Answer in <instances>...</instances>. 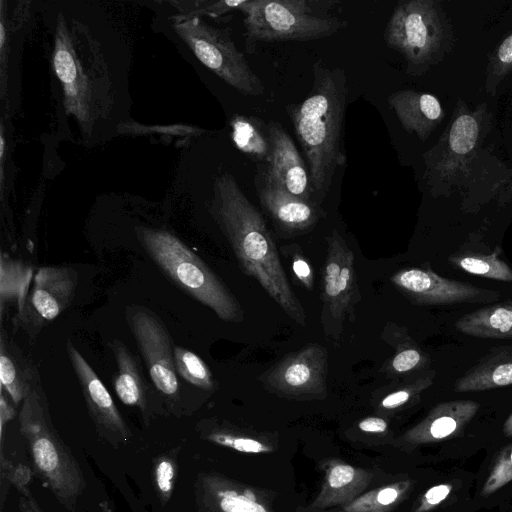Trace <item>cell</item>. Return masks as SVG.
Here are the masks:
<instances>
[{
    "label": "cell",
    "mask_w": 512,
    "mask_h": 512,
    "mask_svg": "<svg viewBox=\"0 0 512 512\" xmlns=\"http://www.w3.org/2000/svg\"><path fill=\"white\" fill-rule=\"evenodd\" d=\"M209 211L242 272L254 278L291 319L305 325V311L287 280L266 222L233 175L224 173L215 179Z\"/></svg>",
    "instance_id": "obj_1"
},
{
    "label": "cell",
    "mask_w": 512,
    "mask_h": 512,
    "mask_svg": "<svg viewBox=\"0 0 512 512\" xmlns=\"http://www.w3.org/2000/svg\"><path fill=\"white\" fill-rule=\"evenodd\" d=\"M313 84L300 103L287 113L308 163L312 192L321 201L338 168L347 162L343 131L347 107V77L342 68L314 62Z\"/></svg>",
    "instance_id": "obj_2"
},
{
    "label": "cell",
    "mask_w": 512,
    "mask_h": 512,
    "mask_svg": "<svg viewBox=\"0 0 512 512\" xmlns=\"http://www.w3.org/2000/svg\"><path fill=\"white\" fill-rule=\"evenodd\" d=\"M137 238L146 254L179 289L210 308L221 320L242 322L241 305L219 277L174 234L138 227Z\"/></svg>",
    "instance_id": "obj_3"
},
{
    "label": "cell",
    "mask_w": 512,
    "mask_h": 512,
    "mask_svg": "<svg viewBox=\"0 0 512 512\" xmlns=\"http://www.w3.org/2000/svg\"><path fill=\"white\" fill-rule=\"evenodd\" d=\"M19 422L36 471L54 495L72 507L83 490V475L70 450L55 432L45 393L37 383L23 400Z\"/></svg>",
    "instance_id": "obj_4"
},
{
    "label": "cell",
    "mask_w": 512,
    "mask_h": 512,
    "mask_svg": "<svg viewBox=\"0 0 512 512\" xmlns=\"http://www.w3.org/2000/svg\"><path fill=\"white\" fill-rule=\"evenodd\" d=\"M90 39L77 27L59 21L53 52V66L62 85L66 110L83 127H90L104 109L108 90L104 65L97 50L92 56Z\"/></svg>",
    "instance_id": "obj_5"
},
{
    "label": "cell",
    "mask_w": 512,
    "mask_h": 512,
    "mask_svg": "<svg viewBox=\"0 0 512 512\" xmlns=\"http://www.w3.org/2000/svg\"><path fill=\"white\" fill-rule=\"evenodd\" d=\"M319 1L246 0L244 14L246 47L252 52L259 42L311 41L336 34L345 20L327 14Z\"/></svg>",
    "instance_id": "obj_6"
},
{
    "label": "cell",
    "mask_w": 512,
    "mask_h": 512,
    "mask_svg": "<svg viewBox=\"0 0 512 512\" xmlns=\"http://www.w3.org/2000/svg\"><path fill=\"white\" fill-rule=\"evenodd\" d=\"M175 30L197 59L244 96L264 93V84L238 50L227 29H218L198 17L176 23Z\"/></svg>",
    "instance_id": "obj_7"
},
{
    "label": "cell",
    "mask_w": 512,
    "mask_h": 512,
    "mask_svg": "<svg viewBox=\"0 0 512 512\" xmlns=\"http://www.w3.org/2000/svg\"><path fill=\"white\" fill-rule=\"evenodd\" d=\"M326 241L327 253L321 270V323L325 335L339 341L345 318L355 321L361 295L352 249L336 229Z\"/></svg>",
    "instance_id": "obj_8"
},
{
    "label": "cell",
    "mask_w": 512,
    "mask_h": 512,
    "mask_svg": "<svg viewBox=\"0 0 512 512\" xmlns=\"http://www.w3.org/2000/svg\"><path fill=\"white\" fill-rule=\"evenodd\" d=\"M442 29L431 1H400L384 30L388 47L399 52L410 69L425 65L436 52Z\"/></svg>",
    "instance_id": "obj_9"
},
{
    "label": "cell",
    "mask_w": 512,
    "mask_h": 512,
    "mask_svg": "<svg viewBox=\"0 0 512 512\" xmlns=\"http://www.w3.org/2000/svg\"><path fill=\"white\" fill-rule=\"evenodd\" d=\"M125 316L154 386L169 402L177 403L180 387L174 347L167 327L156 313L145 306H127Z\"/></svg>",
    "instance_id": "obj_10"
},
{
    "label": "cell",
    "mask_w": 512,
    "mask_h": 512,
    "mask_svg": "<svg viewBox=\"0 0 512 512\" xmlns=\"http://www.w3.org/2000/svg\"><path fill=\"white\" fill-rule=\"evenodd\" d=\"M328 354L325 347L310 343L288 354L261 377L267 390L297 399L324 398Z\"/></svg>",
    "instance_id": "obj_11"
},
{
    "label": "cell",
    "mask_w": 512,
    "mask_h": 512,
    "mask_svg": "<svg viewBox=\"0 0 512 512\" xmlns=\"http://www.w3.org/2000/svg\"><path fill=\"white\" fill-rule=\"evenodd\" d=\"M254 186L280 237L305 234L325 215L317 202L305 201L281 188L268 174L265 163L257 165Z\"/></svg>",
    "instance_id": "obj_12"
},
{
    "label": "cell",
    "mask_w": 512,
    "mask_h": 512,
    "mask_svg": "<svg viewBox=\"0 0 512 512\" xmlns=\"http://www.w3.org/2000/svg\"><path fill=\"white\" fill-rule=\"evenodd\" d=\"M77 272L68 266H43L34 275L31 293L18 317L24 324L41 327L57 318L73 301Z\"/></svg>",
    "instance_id": "obj_13"
},
{
    "label": "cell",
    "mask_w": 512,
    "mask_h": 512,
    "mask_svg": "<svg viewBox=\"0 0 512 512\" xmlns=\"http://www.w3.org/2000/svg\"><path fill=\"white\" fill-rule=\"evenodd\" d=\"M391 282L405 296L419 304L481 302L499 297L495 291L443 278L430 269H402L391 276Z\"/></svg>",
    "instance_id": "obj_14"
},
{
    "label": "cell",
    "mask_w": 512,
    "mask_h": 512,
    "mask_svg": "<svg viewBox=\"0 0 512 512\" xmlns=\"http://www.w3.org/2000/svg\"><path fill=\"white\" fill-rule=\"evenodd\" d=\"M66 351L89 413L97 427L108 437L120 441L128 440L130 430L109 391L70 339L67 340Z\"/></svg>",
    "instance_id": "obj_15"
},
{
    "label": "cell",
    "mask_w": 512,
    "mask_h": 512,
    "mask_svg": "<svg viewBox=\"0 0 512 512\" xmlns=\"http://www.w3.org/2000/svg\"><path fill=\"white\" fill-rule=\"evenodd\" d=\"M266 128L271 144L270 154L265 163L268 174L290 194L305 201H312L309 170L291 136L275 121H270Z\"/></svg>",
    "instance_id": "obj_16"
},
{
    "label": "cell",
    "mask_w": 512,
    "mask_h": 512,
    "mask_svg": "<svg viewBox=\"0 0 512 512\" xmlns=\"http://www.w3.org/2000/svg\"><path fill=\"white\" fill-rule=\"evenodd\" d=\"M197 490L201 512H275L260 491L221 475H202Z\"/></svg>",
    "instance_id": "obj_17"
},
{
    "label": "cell",
    "mask_w": 512,
    "mask_h": 512,
    "mask_svg": "<svg viewBox=\"0 0 512 512\" xmlns=\"http://www.w3.org/2000/svg\"><path fill=\"white\" fill-rule=\"evenodd\" d=\"M478 404L470 400L444 402L402 437L410 445L441 441L457 434L476 414Z\"/></svg>",
    "instance_id": "obj_18"
},
{
    "label": "cell",
    "mask_w": 512,
    "mask_h": 512,
    "mask_svg": "<svg viewBox=\"0 0 512 512\" xmlns=\"http://www.w3.org/2000/svg\"><path fill=\"white\" fill-rule=\"evenodd\" d=\"M373 478L372 472L350 464L333 461L326 470L321 489L311 507L324 509L346 505L361 495Z\"/></svg>",
    "instance_id": "obj_19"
},
{
    "label": "cell",
    "mask_w": 512,
    "mask_h": 512,
    "mask_svg": "<svg viewBox=\"0 0 512 512\" xmlns=\"http://www.w3.org/2000/svg\"><path fill=\"white\" fill-rule=\"evenodd\" d=\"M388 103L403 128L408 132H416L422 139L442 115L439 101L430 94L400 90L388 97Z\"/></svg>",
    "instance_id": "obj_20"
},
{
    "label": "cell",
    "mask_w": 512,
    "mask_h": 512,
    "mask_svg": "<svg viewBox=\"0 0 512 512\" xmlns=\"http://www.w3.org/2000/svg\"><path fill=\"white\" fill-rule=\"evenodd\" d=\"M109 346L117 364L114 389L118 398L127 406L137 407L144 414L148 407V387L136 358L119 339Z\"/></svg>",
    "instance_id": "obj_21"
},
{
    "label": "cell",
    "mask_w": 512,
    "mask_h": 512,
    "mask_svg": "<svg viewBox=\"0 0 512 512\" xmlns=\"http://www.w3.org/2000/svg\"><path fill=\"white\" fill-rule=\"evenodd\" d=\"M0 382L15 405L26 398L35 384L32 368L4 331L0 337Z\"/></svg>",
    "instance_id": "obj_22"
},
{
    "label": "cell",
    "mask_w": 512,
    "mask_h": 512,
    "mask_svg": "<svg viewBox=\"0 0 512 512\" xmlns=\"http://www.w3.org/2000/svg\"><path fill=\"white\" fill-rule=\"evenodd\" d=\"M460 332L479 338H512V302L480 308L458 319Z\"/></svg>",
    "instance_id": "obj_23"
},
{
    "label": "cell",
    "mask_w": 512,
    "mask_h": 512,
    "mask_svg": "<svg viewBox=\"0 0 512 512\" xmlns=\"http://www.w3.org/2000/svg\"><path fill=\"white\" fill-rule=\"evenodd\" d=\"M33 274V268L24 262L13 259L6 253H1L0 260V302L1 313L6 303L18 306V315L22 312L28 296V287Z\"/></svg>",
    "instance_id": "obj_24"
},
{
    "label": "cell",
    "mask_w": 512,
    "mask_h": 512,
    "mask_svg": "<svg viewBox=\"0 0 512 512\" xmlns=\"http://www.w3.org/2000/svg\"><path fill=\"white\" fill-rule=\"evenodd\" d=\"M232 139L236 147L253 161L266 163L271 144L267 128L254 117L236 115L231 120Z\"/></svg>",
    "instance_id": "obj_25"
},
{
    "label": "cell",
    "mask_w": 512,
    "mask_h": 512,
    "mask_svg": "<svg viewBox=\"0 0 512 512\" xmlns=\"http://www.w3.org/2000/svg\"><path fill=\"white\" fill-rule=\"evenodd\" d=\"M383 338L395 347L394 355L382 367L383 373L389 378L394 379L413 372L426 364L427 357L424 353L398 327L391 329L386 325Z\"/></svg>",
    "instance_id": "obj_26"
},
{
    "label": "cell",
    "mask_w": 512,
    "mask_h": 512,
    "mask_svg": "<svg viewBox=\"0 0 512 512\" xmlns=\"http://www.w3.org/2000/svg\"><path fill=\"white\" fill-rule=\"evenodd\" d=\"M512 384V358L479 365L455 384L457 392L483 391Z\"/></svg>",
    "instance_id": "obj_27"
},
{
    "label": "cell",
    "mask_w": 512,
    "mask_h": 512,
    "mask_svg": "<svg viewBox=\"0 0 512 512\" xmlns=\"http://www.w3.org/2000/svg\"><path fill=\"white\" fill-rule=\"evenodd\" d=\"M412 486L410 480L398 481L358 496L343 506L344 512L391 511L408 494Z\"/></svg>",
    "instance_id": "obj_28"
},
{
    "label": "cell",
    "mask_w": 512,
    "mask_h": 512,
    "mask_svg": "<svg viewBox=\"0 0 512 512\" xmlns=\"http://www.w3.org/2000/svg\"><path fill=\"white\" fill-rule=\"evenodd\" d=\"M174 361L177 373L186 382L203 390H214L215 382L211 370L196 353L181 346H175Z\"/></svg>",
    "instance_id": "obj_29"
},
{
    "label": "cell",
    "mask_w": 512,
    "mask_h": 512,
    "mask_svg": "<svg viewBox=\"0 0 512 512\" xmlns=\"http://www.w3.org/2000/svg\"><path fill=\"white\" fill-rule=\"evenodd\" d=\"M464 271L500 281H512V269L500 258L498 252L490 255H468L452 260Z\"/></svg>",
    "instance_id": "obj_30"
},
{
    "label": "cell",
    "mask_w": 512,
    "mask_h": 512,
    "mask_svg": "<svg viewBox=\"0 0 512 512\" xmlns=\"http://www.w3.org/2000/svg\"><path fill=\"white\" fill-rule=\"evenodd\" d=\"M430 383L429 379L421 378L389 389L376 397V408L382 413L397 411L411 403Z\"/></svg>",
    "instance_id": "obj_31"
},
{
    "label": "cell",
    "mask_w": 512,
    "mask_h": 512,
    "mask_svg": "<svg viewBox=\"0 0 512 512\" xmlns=\"http://www.w3.org/2000/svg\"><path fill=\"white\" fill-rule=\"evenodd\" d=\"M207 439L217 445L224 446L242 453L262 454L270 453L273 447L265 442L239 434H233L224 430L212 431L207 435Z\"/></svg>",
    "instance_id": "obj_32"
},
{
    "label": "cell",
    "mask_w": 512,
    "mask_h": 512,
    "mask_svg": "<svg viewBox=\"0 0 512 512\" xmlns=\"http://www.w3.org/2000/svg\"><path fill=\"white\" fill-rule=\"evenodd\" d=\"M478 136V125L469 115L459 116L452 124L449 143L451 149L457 154L470 152Z\"/></svg>",
    "instance_id": "obj_33"
},
{
    "label": "cell",
    "mask_w": 512,
    "mask_h": 512,
    "mask_svg": "<svg viewBox=\"0 0 512 512\" xmlns=\"http://www.w3.org/2000/svg\"><path fill=\"white\" fill-rule=\"evenodd\" d=\"M512 481V444L505 447L498 455L487 477L483 494L490 495Z\"/></svg>",
    "instance_id": "obj_34"
},
{
    "label": "cell",
    "mask_w": 512,
    "mask_h": 512,
    "mask_svg": "<svg viewBox=\"0 0 512 512\" xmlns=\"http://www.w3.org/2000/svg\"><path fill=\"white\" fill-rule=\"evenodd\" d=\"M291 257V267L294 276L307 290L312 291L314 287V274L312 267L301 251V248L294 244L283 248Z\"/></svg>",
    "instance_id": "obj_35"
},
{
    "label": "cell",
    "mask_w": 512,
    "mask_h": 512,
    "mask_svg": "<svg viewBox=\"0 0 512 512\" xmlns=\"http://www.w3.org/2000/svg\"><path fill=\"white\" fill-rule=\"evenodd\" d=\"M155 483L162 498L169 499L175 478V464L169 457H161L155 466Z\"/></svg>",
    "instance_id": "obj_36"
},
{
    "label": "cell",
    "mask_w": 512,
    "mask_h": 512,
    "mask_svg": "<svg viewBox=\"0 0 512 512\" xmlns=\"http://www.w3.org/2000/svg\"><path fill=\"white\" fill-rule=\"evenodd\" d=\"M452 491V485L441 483L429 488L419 499L415 512H429L444 502Z\"/></svg>",
    "instance_id": "obj_37"
},
{
    "label": "cell",
    "mask_w": 512,
    "mask_h": 512,
    "mask_svg": "<svg viewBox=\"0 0 512 512\" xmlns=\"http://www.w3.org/2000/svg\"><path fill=\"white\" fill-rule=\"evenodd\" d=\"M357 426L362 432L381 434L387 431L388 422L382 417L370 416L359 421Z\"/></svg>",
    "instance_id": "obj_38"
},
{
    "label": "cell",
    "mask_w": 512,
    "mask_h": 512,
    "mask_svg": "<svg viewBox=\"0 0 512 512\" xmlns=\"http://www.w3.org/2000/svg\"><path fill=\"white\" fill-rule=\"evenodd\" d=\"M498 58L503 64L512 63V34L508 36L500 45Z\"/></svg>",
    "instance_id": "obj_39"
},
{
    "label": "cell",
    "mask_w": 512,
    "mask_h": 512,
    "mask_svg": "<svg viewBox=\"0 0 512 512\" xmlns=\"http://www.w3.org/2000/svg\"><path fill=\"white\" fill-rule=\"evenodd\" d=\"M15 415L14 409L7 402L3 389L1 388V400H0V417H1V425L3 427L4 423L12 419Z\"/></svg>",
    "instance_id": "obj_40"
},
{
    "label": "cell",
    "mask_w": 512,
    "mask_h": 512,
    "mask_svg": "<svg viewBox=\"0 0 512 512\" xmlns=\"http://www.w3.org/2000/svg\"><path fill=\"white\" fill-rule=\"evenodd\" d=\"M503 432L506 436H512V414L506 419L503 425Z\"/></svg>",
    "instance_id": "obj_41"
},
{
    "label": "cell",
    "mask_w": 512,
    "mask_h": 512,
    "mask_svg": "<svg viewBox=\"0 0 512 512\" xmlns=\"http://www.w3.org/2000/svg\"><path fill=\"white\" fill-rule=\"evenodd\" d=\"M367 512H391V511H388V510H377V511H367Z\"/></svg>",
    "instance_id": "obj_42"
}]
</instances>
